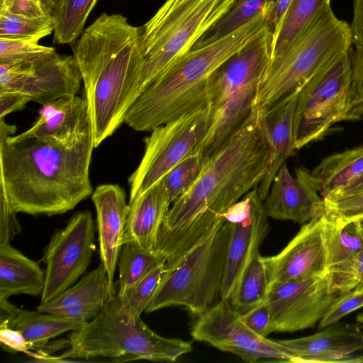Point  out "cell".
<instances>
[{
    "label": "cell",
    "instance_id": "6da1fadb",
    "mask_svg": "<svg viewBox=\"0 0 363 363\" xmlns=\"http://www.w3.org/2000/svg\"><path fill=\"white\" fill-rule=\"evenodd\" d=\"M260 116L255 106L226 143L205 158L198 179L169 207L156 247L167 262L198 242L262 181L270 152Z\"/></svg>",
    "mask_w": 363,
    "mask_h": 363
},
{
    "label": "cell",
    "instance_id": "7a4b0ae2",
    "mask_svg": "<svg viewBox=\"0 0 363 363\" xmlns=\"http://www.w3.org/2000/svg\"><path fill=\"white\" fill-rule=\"evenodd\" d=\"M0 119V192L15 213L54 216L91 196V131L74 143L45 140Z\"/></svg>",
    "mask_w": 363,
    "mask_h": 363
},
{
    "label": "cell",
    "instance_id": "3957f363",
    "mask_svg": "<svg viewBox=\"0 0 363 363\" xmlns=\"http://www.w3.org/2000/svg\"><path fill=\"white\" fill-rule=\"evenodd\" d=\"M94 147L112 135L142 93L145 59L140 28L121 13H102L74 44Z\"/></svg>",
    "mask_w": 363,
    "mask_h": 363
},
{
    "label": "cell",
    "instance_id": "277c9868",
    "mask_svg": "<svg viewBox=\"0 0 363 363\" xmlns=\"http://www.w3.org/2000/svg\"><path fill=\"white\" fill-rule=\"evenodd\" d=\"M273 4L224 37L194 48L168 66L141 93L124 123L137 131L155 127L208 105L214 73L269 26Z\"/></svg>",
    "mask_w": 363,
    "mask_h": 363
},
{
    "label": "cell",
    "instance_id": "5b68a950",
    "mask_svg": "<svg viewBox=\"0 0 363 363\" xmlns=\"http://www.w3.org/2000/svg\"><path fill=\"white\" fill-rule=\"evenodd\" d=\"M272 40L269 26L214 73L208 102L211 124L194 149L200 150L204 159L226 143L255 107L260 84L271 61Z\"/></svg>",
    "mask_w": 363,
    "mask_h": 363
},
{
    "label": "cell",
    "instance_id": "8992f818",
    "mask_svg": "<svg viewBox=\"0 0 363 363\" xmlns=\"http://www.w3.org/2000/svg\"><path fill=\"white\" fill-rule=\"evenodd\" d=\"M352 44L351 26L338 19L330 5L323 9L305 30L279 55L271 59L255 106L267 111L302 87Z\"/></svg>",
    "mask_w": 363,
    "mask_h": 363
},
{
    "label": "cell",
    "instance_id": "52a82bcc",
    "mask_svg": "<svg viewBox=\"0 0 363 363\" xmlns=\"http://www.w3.org/2000/svg\"><path fill=\"white\" fill-rule=\"evenodd\" d=\"M230 234L223 218L198 242L166 262L162 280L145 312L181 306L200 315L220 298Z\"/></svg>",
    "mask_w": 363,
    "mask_h": 363
},
{
    "label": "cell",
    "instance_id": "ba28073f",
    "mask_svg": "<svg viewBox=\"0 0 363 363\" xmlns=\"http://www.w3.org/2000/svg\"><path fill=\"white\" fill-rule=\"evenodd\" d=\"M120 305L121 298L116 294L95 318L73 330L68 339L69 348L60 358L175 362L191 352V342L155 333L140 317L133 323H127L120 313Z\"/></svg>",
    "mask_w": 363,
    "mask_h": 363
},
{
    "label": "cell",
    "instance_id": "9c48e42d",
    "mask_svg": "<svg viewBox=\"0 0 363 363\" xmlns=\"http://www.w3.org/2000/svg\"><path fill=\"white\" fill-rule=\"evenodd\" d=\"M236 0H166L140 28L145 59L142 92L168 66L193 48Z\"/></svg>",
    "mask_w": 363,
    "mask_h": 363
},
{
    "label": "cell",
    "instance_id": "30bf717a",
    "mask_svg": "<svg viewBox=\"0 0 363 363\" xmlns=\"http://www.w3.org/2000/svg\"><path fill=\"white\" fill-rule=\"evenodd\" d=\"M348 50L336 56L301 89L294 118L295 151L320 140L334 124L344 121L351 84Z\"/></svg>",
    "mask_w": 363,
    "mask_h": 363
},
{
    "label": "cell",
    "instance_id": "8fae6325",
    "mask_svg": "<svg viewBox=\"0 0 363 363\" xmlns=\"http://www.w3.org/2000/svg\"><path fill=\"white\" fill-rule=\"evenodd\" d=\"M211 120L209 105L155 127L144 138L142 160L128 178L129 203L160 181L205 137Z\"/></svg>",
    "mask_w": 363,
    "mask_h": 363
},
{
    "label": "cell",
    "instance_id": "7c38bea8",
    "mask_svg": "<svg viewBox=\"0 0 363 363\" xmlns=\"http://www.w3.org/2000/svg\"><path fill=\"white\" fill-rule=\"evenodd\" d=\"M198 317L191 330L192 337L197 341L236 354L250 363L265 359L294 363V356L277 340L251 330L228 301L220 299Z\"/></svg>",
    "mask_w": 363,
    "mask_h": 363
},
{
    "label": "cell",
    "instance_id": "4fadbf2b",
    "mask_svg": "<svg viewBox=\"0 0 363 363\" xmlns=\"http://www.w3.org/2000/svg\"><path fill=\"white\" fill-rule=\"evenodd\" d=\"M94 224L89 211H78L57 230L45 249V286L40 303L69 288L88 268L95 250Z\"/></svg>",
    "mask_w": 363,
    "mask_h": 363
},
{
    "label": "cell",
    "instance_id": "5bb4252c",
    "mask_svg": "<svg viewBox=\"0 0 363 363\" xmlns=\"http://www.w3.org/2000/svg\"><path fill=\"white\" fill-rule=\"evenodd\" d=\"M82 83L74 55L55 51L32 61L0 63V92H20L42 106L77 95Z\"/></svg>",
    "mask_w": 363,
    "mask_h": 363
},
{
    "label": "cell",
    "instance_id": "9a60e30c",
    "mask_svg": "<svg viewBox=\"0 0 363 363\" xmlns=\"http://www.w3.org/2000/svg\"><path fill=\"white\" fill-rule=\"evenodd\" d=\"M223 217L230 223V234L220 299L230 303L249 264L260 252L269 225L257 188L245 194Z\"/></svg>",
    "mask_w": 363,
    "mask_h": 363
},
{
    "label": "cell",
    "instance_id": "2e32d148",
    "mask_svg": "<svg viewBox=\"0 0 363 363\" xmlns=\"http://www.w3.org/2000/svg\"><path fill=\"white\" fill-rule=\"evenodd\" d=\"M330 230V217L323 208L281 252L262 257L269 291L277 284L327 274Z\"/></svg>",
    "mask_w": 363,
    "mask_h": 363
},
{
    "label": "cell",
    "instance_id": "e0dca14e",
    "mask_svg": "<svg viewBox=\"0 0 363 363\" xmlns=\"http://www.w3.org/2000/svg\"><path fill=\"white\" fill-rule=\"evenodd\" d=\"M337 296L330 289L328 273L274 286L267 297L274 331L313 328Z\"/></svg>",
    "mask_w": 363,
    "mask_h": 363
},
{
    "label": "cell",
    "instance_id": "ac0fdd59",
    "mask_svg": "<svg viewBox=\"0 0 363 363\" xmlns=\"http://www.w3.org/2000/svg\"><path fill=\"white\" fill-rule=\"evenodd\" d=\"M290 173L286 162L276 174L264 201L268 217L304 224L323 211L319 185L311 172L303 167Z\"/></svg>",
    "mask_w": 363,
    "mask_h": 363
},
{
    "label": "cell",
    "instance_id": "d6986e66",
    "mask_svg": "<svg viewBox=\"0 0 363 363\" xmlns=\"http://www.w3.org/2000/svg\"><path fill=\"white\" fill-rule=\"evenodd\" d=\"M357 323H335L309 336L277 342L294 356V363L350 362L363 350V330Z\"/></svg>",
    "mask_w": 363,
    "mask_h": 363
},
{
    "label": "cell",
    "instance_id": "ffe728a7",
    "mask_svg": "<svg viewBox=\"0 0 363 363\" xmlns=\"http://www.w3.org/2000/svg\"><path fill=\"white\" fill-rule=\"evenodd\" d=\"M91 200L96 212L101 263L106 270L110 285L114 287V273L129 204L123 189L112 184L98 186Z\"/></svg>",
    "mask_w": 363,
    "mask_h": 363
},
{
    "label": "cell",
    "instance_id": "44dd1931",
    "mask_svg": "<svg viewBox=\"0 0 363 363\" xmlns=\"http://www.w3.org/2000/svg\"><path fill=\"white\" fill-rule=\"evenodd\" d=\"M116 295V287L110 285L106 270L101 263L78 283L51 301L40 303L36 309L84 323L95 318Z\"/></svg>",
    "mask_w": 363,
    "mask_h": 363
},
{
    "label": "cell",
    "instance_id": "7402d4cb",
    "mask_svg": "<svg viewBox=\"0 0 363 363\" xmlns=\"http://www.w3.org/2000/svg\"><path fill=\"white\" fill-rule=\"evenodd\" d=\"M91 130L84 98L67 96L42 106L25 135L63 144L77 142Z\"/></svg>",
    "mask_w": 363,
    "mask_h": 363
},
{
    "label": "cell",
    "instance_id": "603a6c76",
    "mask_svg": "<svg viewBox=\"0 0 363 363\" xmlns=\"http://www.w3.org/2000/svg\"><path fill=\"white\" fill-rule=\"evenodd\" d=\"M299 92L267 111H260L261 122L270 152L267 172L257 187L263 201L278 171L295 152L294 118Z\"/></svg>",
    "mask_w": 363,
    "mask_h": 363
},
{
    "label": "cell",
    "instance_id": "cb8c5ba5",
    "mask_svg": "<svg viewBox=\"0 0 363 363\" xmlns=\"http://www.w3.org/2000/svg\"><path fill=\"white\" fill-rule=\"evenodd\" d=\"M128 204L122 246L131 242L146 250H156L159 232L170 206L162 181Z\"/></svg>",
    "mask_w": 363,
    "mask_h": 363
},
{
    "label": "cell",
    "instance_id": "d4e9b609",
    "mask_svg": "<svg viewBox=\"0 0 363 363\" xmlns=\"http://www.w3.org/2000/svg\"><path fill=\"white\" fill-rule=\"evenodd\" d=\"M45 286V274L38 264L9 242H0V298L24 294L38 296Z\"/></svg>",
    "mask_w": 363,
    "mask_h": 363
},
{
    "label": "cell",
    "instance_id": "484cf974",
    "mask_svg": "<svg viewBox=\"0 0 363 363\" xmlns=\"http://www.w3.org/2000/svg\"><path fill=\"white\" fill-rule=\"evenodd\" d=\"M311 174L323 198L338 194L363 175V145L323 158Z\"/></svg>",
    "mask_w": 363,
    "mask_h": 363
},
{
    "label": "cell",
    "instance_id": "4316f807",
    "mask_svg": "<svg viewBox=\"0 0 363 363\" xmlns=\"http://www.w3.org/2000/svg\"><path fill=\"white\" fill-rule=\"evenodd\" d=\"M83 324L73 319L38 310H22L9 328L19 331L27 341L34 345L33 350L38 352L50 339L65 332L75 330Z\"/></svg>",
    "mask_w": 363,
    "mask_h": 363
},
{
    "label": "cell",
    "instance_id": "83f0119b",
    "mask_svg": "<svg viewBox=\"0 0 363 363\" xmlns=\"http://www.w3.org/2000/svg\"><path fill=\"white\" fill-rule=\"evenodd\" d=\"M330 3V0H292L272 36L271 59L279 55Z\"/></svg>",
    "mask_w": 363,
    "mask_h": 363
},
{
    "label": "cell",
    "instance_id": "f1b7e54d",
    "mask_svg": "<svg viewBox=\"0 0 363 363\" xmlns=\"http://www.w3.org/2000/svg\"><path fill=\"white\" fill-rule=\"evenodd\" d=\"M157 250H146L134 243L123 245L118 256L119 291L123 298L150 271L166 262Z\"/></svg>",
    "mask_w": 363,
    "mask_h": 363
},
{
    "label": "cell",
    "instance_id": "f546056e",
    "mask_svg": "<svg viewBox=\"0 0 363 363\" xmlns=\"http://www.w3.org/2000/svg\"><path fill=\"white\" fill-rule=\"evenodd\" d=\"M98 0H57L54 18L53 43L72 45L84 30L89 15Z\"/></svg>",
    "mask_w": 363,
    "mask_h": 363
},
{
    "label": "cell",
    "instance_id": "4dcf8cb0",
    "mask_svg": "<svg viewBox=\"0 0 363 363\" xmlns=\"http://www.w3.org/2000/svg\"><path fill=\"white\" fill-rule=\"evenodd\" d=\"M328 213L330 217L328 272L354 257L363 249V236L360 219L345 221Z\"/></svg>",
    "mask_w": 363,
    "mask_h": 363
},
{
    "label": "cell",
    "instance_id": "1f68e13d",
    "mask_svg": "<svg viewBox=\"0 0 363 363\" xmlns=\"http://www.w3.org/2000/svg\"><path fill=\"white\" fill-rule=\"evenodd\" d=\"M268 294V281L259 252L249 264L230 303L242 315L266 301Z\"/></svg>",
    "mask_w": 363,
    "mask_h": 363
},
{
    "label": "cell",
    "instance_id": "d6a6232c",
    "mask_svg": "<svg viewBox=\"0 0 363 363\" xmlns=\"http://www.w3.org/2000/svg\"><path fill=\"white\" fill-rule=\"evenodd\" d=\"M277 0H236L230 10L195 44L192 49L206 45L234 31L252 19L268 4Z\"/></svg>",
    "mask_w": 363,
    "mask_h": 363
},
{
    "label": "cell",
    "instance_id": "836d02e7",
    "mask_svg": "<svg viewBox=\"0 0 363 363\" xmlns=\"http://www.w3.org/2000/svg\"><path fill=\"white\" fill-rule=\"evenodd\" d=\"M165 264L154 268L125 296L120 297V313L127 323H135L145 311L162 280Z\"/></svg>",
    "mask_w": 363,
    "mask_h": 363
},
{
    "label": "cell",
    "instance_id": "e575fe53",
    "mask_svg": "<svg viewBox=\"0 0 363 363\" xmlns=\"http://www.w3.org/2000/svg\"><path fill=\"white\" fill-rule=\"evenodd\" d=\"M204 160L200 150H193L161 179L170 205L194 185L201 173Z\"/></svg>",
    "mask_w": 363,
    "mask_h": 363
},
{
    "label": "cell",
    "instance_id": "d590c367",
    "mask_svg": "<svg viewBox=\"0 0 363 363\" xmlns=\"http://www.w3.org/2000/svg\"><path fill=\"white\" fill-rule=\"evenodd\" d=\"M54 32V18L29 17L0 10V38L40 40Z\"/></svg>",
    "mask_w": 363,
    "mask_h": 363
},
{
    "label": "cell",
    "instance_id": "8d00e7d4",
    "mask_svg": "<svg viewBox=\"0 0 363 363\" xmlns=\"http://www.w3.org/2000/svg\"><path fill=\"white\" fill-rule=\"evenodd\" d=\"M55 51L34 39L0 38V63L32 61Z\"/></svg>",
    "mask_w": 363,
    "mask_h": 363
},
{
    "label": "cell",
    "instance_id": "74e56055",
    "mask_svg": "<svg viewBox=\"0 0 363 363\" xmlns=\"http://www.w3.org/2000/svg\"><path fill=\"white\" fill-rule=\"evenodd\" d=\"M330 291L340 295L363 283V249L354 257L328 272Z\"/></svg>",
    "mask_w": 363,
    "mask_h": 363
},
{
    "label": "cell",
    "instance_id": "f35d334b",
    "mask_svg": "<svg viewBox=\"0 0 363 363\" xmlns=\"http://www.w3.org/2000/svg\"><path fill=\"white\" fill-rule=\"evenodd\" d=\"M363 307V283L338 295L318 323V329L338 323L349 313Z\"/></svg>",
    "mask_w": 363,
    "mask_h": 363
},
{
    "label": "cell",
    "instance_id": "ab89813d",
    "mask_svg": "<svg viewBox=\"0 0 363 363\" xmlns=\"http://www.w3.org/2000/svg\"><path fill=\"white\" fill-rule=\"evenodd\" d=\"M351 61L349 106L343 121H357L363 116V48L356 49Z\"/></svg>",
    "mask_w": 363,
    "mask_h": 363
},
{
    "label": "cell",
    "instance_id": "60d3db41",
    "mask_svg": "<svg viewBox=\"0 0 363 363\" xmlns=\"http://www.w3.org/2000/svg\"><path fill=\"white\" fill-rule=\"evenodd\" d=\"M324 210L345 221L363 218V191L323 198Z\"/></svg>",
    "mask_w": 363,
    "mask_h": 363
},
{
    "label": "cell",
    "instance_id": "b9f144b4",
    "mask_svg": "<svg viewBox=\"0 0 363 363\" xmlns=\"http://www.w3.org/2000/svg\"><path fill=\"white\" fill-rule=\"evenodd\" d=\"M241 316L245 324L261 337H267L274 332L267 299Z\"/></svg>",
    "mask_w": 363,
    "mask_h": 363
},
{
    "label": "cell",
    "instance_id": "7bdbcfd3",
    "mask_svg": "<svg viewBox=\"0 0 363 363\" xmlns=\"http://www.w3.org/2000/svg\"><path fill=\"white\" fill-rule=\"evenodd\" d=\"M21 230L16 213L10 209L4 195L0 192V242H9Z\"/></svg>",
    "mask_w": 363,
    "mask_h": 363
},
{
    "label": "cell",
    "instance_id": "ee69618b",
    "mask_svg": "<svg viewBox=\"0 0 363 363\" xmlns=\"http://www.w3.org/2000/svg\"><path fill=\"white\" fill-rule=\"evenodd\" d=\"M0 10L29 17L52 16L42 6L28 0H0Z\"/></svg>",
    "mask_w": 363,
    "mask_h": 363
},
{
    "label": "cell",
    "instance_id": "f6af8a7d",
    "mask_svg": "<svg viewBox=\"0 0 363 363\" xmlns=\"http://www.w3.org/2000/svg\"><path fill=\"white\" fill-rule=\"evenodd\" d=\"M0 342L1 347L9 352L28 354L34 347L19 331L11 328L0 329Z\"/></svg>",
    "mask_w": 363,
    "mask_h": 363
},
{
    "label": "cell",
    "instance_id": "bcb514c9",
    "mask_svg": "<svg viewBox=\"0 0 363 363\" xmlns=\"http://www.w3.org/2000/svg\"><path fill=\"white\" fill-rule=\"evenodd\" d=\"M30 99L20 92H0V119H4L9 113L22 110Z\"/></svg>",
    "mask_w": 363,
    "mask_h": 363
},
{
    "label": "cell",
    "instance_id": "7dc6e473",
    "mask_svg": "<svg viewBox=\"0 0 363 363\" xmlns=\"http://www.w3.org/2000/svg\"><path fill=\"white\" fill-rule=\"evenodd\" d=\"M350 26L352 44L356 49L363 48V0L353 1V18Z\"/></svg>",
    "mask_w": 363,
    "mask_h": 363
},
{
    "label": "cell",
    "instance_id": "c3c4849f",
    "mask_svg": "<svg viewBox=\"0 0 363 363\" xmlns=\"http://www.w3.org/2000/svg\"><path fill=\"white\" fill-rule=\"evenodd\" d=\"M292 0H277L272 5L269 16V25L272 31V36L277 32L282 18Z\"/></svg>",
    "mask_w": 363,
    "mask_h": 363
},
{
    "label": "cell",
    "instance_id": "681fc988",
    "mask_svg": "<svg viewBox=\"0 0 363 363\" xmlns=\"http://www.w3.org/2000/svg\"><path fill=\"white\" fill-rule=\"evenodd\" d=\"M21 311L9 303L6 298H0V329L9 328Z\"/></svg>",
    "mask_w": 363,
    "mask_h": 363
},
{
    "label": "cell",
    "instance_id": "f907efd6",
    "mask_svg": "<svg viewBox=\"0 0 363 363\" xmlns=\"http://www.w3.org/2000/svg\"><path fill=\"white\" fill-rule=\"evenodd\" d=\"M362 191H363V175L361 176L359 178H358L353 183H352L347 188H345V189H343L338 194L331 196L348 195V194H352L362 192ZM331 196H328V197H331Z\"/></svg>",
    "mask_w": 363,
    "mask_h": 363
},
{
    "label": "cell",
    "instance_id": "816d5d0a",
    "mask_svg": "<svg viewBox=\"0 0 363 363\" xmlns=\"http://www.w3.org/2000/svg\"><path fill=\"white\" fill-rule=\"evenodd\" d=\"M38 3L43 7L48 14L53 16L57 0H28Z\"/></svg>",
    "mask_w": 363,
    "mask_h": 363
},
{
    "label": "cell",
    "instance_id": "f5cc1de1",
    "mask_svg": "<svg viewBox=\"0 0 363 363\" xmlns=\"http://www.w3.org/2000/svg\"><path fill=\"white\" fill-rule=\"evenodd\" d=\"M357 323L363 328V313H359L357 316Z\"/></svg>",
    "mask_w": 363,
    "mask_h": 363
},
{
    "label": "cell",
    "instance_id": "db71d44e",
    "mask_svg": "<svg viewBox=\"0 0 363 363\" xmlns=\"http://www.w3.org/2000/svg\"><path fill=\"white\" fill-rule=\"evenodd\" d=\"M361 220V224H362V226L363 227V218L360 219Z\"/></svg>",
    "mask_w": 363,
    "mask_h": 363
},
{
    "label": "cell",
    "instance_id": "11a10c76",
    "mask_svg": "<svg viewBox=\"0 0 363 363\" xmlns=\"http://www.w3.org/2000/svg\"><path fill=\"white\" fill-rule=\"evenodd\" d=\"M362 236H363V227H362Z\"/></svg>",
    "mask_w": 363,
    "mask_h": 363
}]
</instances>
